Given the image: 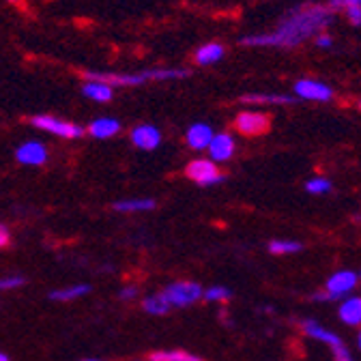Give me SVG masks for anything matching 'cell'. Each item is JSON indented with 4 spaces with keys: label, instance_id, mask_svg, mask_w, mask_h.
I'll return each mask as SVG.
<instances>
[{
    "label": "cell",
    "instance_id": "5",
    "mask_svg": "<svg viewBox=\"0 0 361 361\" xmlns=\"http://www.w3.org/2000/svg\"><path fill=\"white\" fill-rule=\"evenodd\" d=\"M185 177L200 187H213V185H220L222 181H226L224 172L217 168L215 162H211V159H191V162L185 166Z\"/></svg>",
    "mask_w": 361,
    "mask_h": 361
},
{
    "label": "cell",
    "instance_id": "31",
    "mask_svg": "<svg viewBox=\"0 0 361 361\" xmlns=\"http://www.w3.org/2000/svg\"><path fill=\"white\" fill-rule=\"evenodd\" d=\"M136 295H138V289L136 286H127V289H123V291L118 293V297L123 299V301H132Z\"/></svg>",
    "mask_w": 361,
    "mask_h": 361
},
{
    "label": "cell",
    "instance_id": "21",
    "mask_svg": "<svg viewBox=\"0 0 361 361\" xmlns=\"http://www.w3.org/2000/svg\"><path fill=\"white\" fill-rule=\"evenodd\" d=\"M87 293H91L89 284H75V286H67V289H61V291H52L50 299L52 301H73L77 297H84Z\"/></svg>",
    "mask_w": 361,
    "mask_h": 361
},
{
    "label": "cell",
    "instance_id": "7",
    "mask_svg": "<svg viewBox=\"0 0 361 361\" xmlns=\"http://www.w3.org/2000/svg\"><path fill=\"white\" fill-rule=\"evenodd\" d=\"M203 286L198 282H175L170 286L164 289V297L166 301L170 303V308H185V305H191L196 303L198 299H203Z\"/></svg>",
    "mask_w": 361,
    "mask_h": 361
},
{
    "label": "cell",
    "instance_id": "6",
    "mask_svg": "<svg viewBox=\"0 0 361 361\" xmlns=\"http://www.w3.org/2000/svg\"><path fill=\"white\" fill-rule=\"evenodd\" d=\"M269 127H271V118L265 112L246 110V112H239L236 118H234V129L241 136H248V138L262 136V134L269 132Z\"/></svg>",
    "mask_w": 361,
    "mask_h": 361
},
{
    "label": "cell",
    "instance_id": "34",
    "mask_svg": "<svg viewBox=\"0 0 361 361\" xmlns=\"http://www.w3.org/2000/svg\"><path fill=\"white\" fill-rule=\"evenodd\" d=\"M357 342H359V348H361V331H359V338H357Z\"/></svg>",
    "mask_w": 361,
    "mask_h": 361
},
{
    "label": "cell",
    "instance_id": "13",
    "mask_svg": "<svg viewBox=\"0 0 361 361\" xmlns=\"http://www.w3.org/2000/svg\"><path fill=\"white\" fill-rule=\"evenodd\" d=\"M213 136H215V132L211 129V125H207V123H194L185 132V142L194 151H207V146H209Z\"/></svg>",
    "mask_w": 361,
    "mask_h": 361
},
{
    "label": "cell",
    "instance_id": "26",
    "mask_svg": "<svg viewBox=\"0 0 361 361\" xmlns=\"http://www.w3.org/2000/svg\"><path fill=\"white\" fill-rule=\"evenodd\" d=\"M26 279L22 275H9V277H0V291H11L18 286H24Z\"/></svg>",
    "mask_w": 361,
    "mask_h": 361
},
{
    "label": "cell",
    "instance_id": "33",
    "mask_svg": "<svg viewBox=\"0 0 361 361\" xmlns=\"http://www.w3.org/2000/svg\"><path fill=\"white\" fill-rule=\"evenodd\" d=\"M7 3H11V5H20L22 0H7Z\"/></svg>",
    "mask_w": 361,
    "mask_h": 361
},
{
    "label": "cell",
    "instance_id": "14",
    "mask_svg": "<svg viewBox=\"0 0 361 361\" xmlns=\"http://www.w3.org/2000/svg\"><path fill=\"white\" fill-rule=\"evenodd\" d=\"M224 54H226V48L220 42H209L194 52V63L200 67H209V65L220 63L224 58Z\"/></svg>",
    "mask_w": 361,
    "mask_h": 361
},
{
    "label": "cell",
    "instance_id": "24",
    "mask_svg": "<svg viewBox=\"0 0 361 361\" xmlns=\"http://www.w3.org/2000/svg\"><path fill=\"white\" fill-rule=\"evenodd\" d=\"M305 189H308L310 194H327V191L331 189V181H327V179H323V177H316V179H310V181L305 183Z\"/></svg>",
    "mask_w": 361,
    "mask_h": 361
},
{
    "label": "cell",
    "instance_id": "16",
    "mask_svg": "<svg viewBox=\"0 0 361 361\" xmlns=\"http://www.w3.org/2000/svg\"><path fill=\"white\" fill-rule=\"evenodd\" d=\"M82 95L97 103H110L114 99V89L106 82H99V80H84Z\"/></svg>",
    "mask_w": 361,
    "mask_h": 361
},
{
    "label": "cell",
    "instance_id": "18",
    "mask_svg": "<svg viewBox=\"0 0 361 361\" xmlns=\"http://www.w3.org/2000/svg\"><path fill=\"white\" fill-rule=\"evenodd\" d=\"M340 320L350 327L361 325V297H346L340 303Z\"/></svg>",
    "mask_w": 361,
    "mask_h": 361
},
{
    "label": "cell",
    "instance_id": "8",
    "mask_svg": "<svg viewBox=\"0 0 361 361\" xmlns=\"http://www.w3.org/2000/svg\"><path fill=\"white\" fill-rule=\"evenodd\" d=\"M48 146L39 140H28L15 148V159L24 166H44L48 162Z\"/></svg>",
    "mask_w": 361,
    "mask_h": 361
},
{
    "label": "cell",
    "instance_id": "22",
    "mask_svg": "<svg viewBox=\"0 0 361 361\" xmlns=\"http://www.w3.org/2000/svg\"><path fill=\"white\" fill-rule=\"evenodd\" d=\"M142 308H144V312H148V314H157V316H162V314H168V310H170V303L166 301V297L159 293V295H153V297H146L144 301H142Z\"/></svg>",
    "mask_w": 361,
    "mask_h": 361
},
{
    "label": "cell",
    "instance_id": "3",
    "mask_svg": "<svg viewBox=\"0 0 361 361\" xmlns=\"http://www.w3.org/2000/svg\"><path fill=\"white\" fill-rule=\"evenodd\" d=\"M28 123L37 129H42L46 134H54L63 140H77L87 134V127L75 123V120H67L54 114H34L28 118Z\"/></svg>",
    "mask_w": 361,
    "mask_h": 361
},
{
    "label": "cell",
    "instance_id": "27",
    "mask_svg": "<svg viewBox=\"0 0 361 361\" xmlns=\"http://www.w3.org/2000/svg\"><path fill=\"white\" fill-rule=\"evenodd\" d=\"M357 5H361V0H329L327 9L336 13V11H346L348 7H357Z\"/></svg>",
    "mask_w": 361,
    "mask_h": 361
},
{
    "label": "cell",
    "instance_id": "11",
    "mask_svg": "<svg viewBox=\"0 0 361 361\" xmlns=\"http://www.w3.org/2000/svg\"><path fill=\"white\" fill-rule=\"evenodd\" d=\"M209 151V159L211 162H228L232 159L234 151H236V144H234V138L230 134H215L207 146Z\"/></svg>",
    "mask_w": 361,
    "mask_h": 361
},
{
    "label": "cell",
    "instance_id": "28",
    "mask_svg": "<svg viewBox=\"0 0 361 361\" xmlns=\"http://www.w3.org/2000/svg\"><path fill=\"white\" fill-rule=\"evenodd\" d=\"M346 18L350 20V24L361 26V5H357V7H348V9H346Z\"/></svg>",
    "mask_w": 361,
    "mask_h": 361
},
{
    "label": "cell",
    "instance_id": "29",
    "mask_svg": "<svg viewBox=\"0 0 361 361\" xmlns=\"http://www.w3.org/2000/svg\"><path fill=\"white\" fill-rule=\"evenodd\" d=\"M9 241H11V232L5 224H0V250L7 248L9 246Z\"/></svg>",
    "mask_w": 361,
    "mask_h": 361
},
{
    "label": "cell",
    "instance_id": "23",
    "mask_svg": "<svg viewBox=\"0 0 361 361\" xmlns=\"http://www.w3.org/2000/svg\"><path fill=\"white\" fill-rule=\"evenodd\" d=\"M269 252L271 254H295V252H301V243L299 241H289V239H275L269 243Z\"/></svg>",
    "mask_w": 361,
    "mask_h": 361
},
{
    "label": "cell",
    "instance_id": "25",
    "mask_svg": "<svg viewBox=\"0 0 361 361\" xmlns=\"http://www.w3.org/2000/svg\"><path fill=\"white\" fill-rule=\"evenodd\" d=\"M230 295L232 293L226 286H211L209 291L203 293V299H207V301H228Z\"/></svg>",
    "mask_w": 361,
    "mask_h": 361
},
{
    "label": "cell",
    "instance_id": "32",
    "mask_svg": "<svg viewBox=\"0 0 361 361\" xmlns=\"http://www.w3.org/2000/svg\"><path fill=\"white\" fill-rule=\"evenodd\" d=\"M0 361H9V357H7V355H5L3 350H0Z\"/></svg>",
    "mask_w": 361,
    "mask_h": 361
},
{
    "label": "cell",
    "instance_id": "35",
    "mask_svg": "<svg viewBox=\"0 0 361 361\" xmlns=\"http://www.w3.org/2000/svg\"><path fill=\"white\" fill-rule=\"evenodd\" d=\"M82 361H101V359H82Z\"/></svg>",
    "mask_w": 361,
    "mask_h": 361
},
{
    "label": "cell",
    "instance_id": "19",
    "mask_svg": "<svg viewBox=\"0 0 361 361\" xmlns=\"http://www.w3.org/2000/svg\"><path fill=\"white\" fill-rule=\"evenodd\" d=\"M118 213H138V211H153L155 200L153 198H129V200H118L112 205Z\"/></svg>",
    "mask_w": 361,
    "mask_h": 361
},
{
    "label": "cell",
    "instance_id": "20",
    "mask_svg": "<svg viewBox=\"0 0 361 361\" xmlns=\"http://www.w3.org/2000/svg\"><path fill=\"white\" fill-rule=\"evenodd\" d=\"M148 361H205V359L187 350L175 348V350H153L148 353Z\"/></svg>",
    "mask_w": 361,
    "mask_h": 361
},
{
    "label": "cell",
    "instance_id": "10",
    "mask_svg": "<svg viewBox=\"0 0 361 361\" xmlns=\"http://www.w3.org/2000/svg\"><path fill=\"white\" fill-rule=\"evenodd\" d=\"M293 89L297 97L308 101H329L334 97V91L327 84L318 82V80H299Z\"/></svg>",
    "mask_w": 361,
    "mask_h": 361
},
{
    "label": "cell",
    "instance_id": "2",
    "mask_svg": "<svg viewBox=\"0 0 361 361\" xmlns=\"http://www.w3.org/2000/svg\"><path fill=\"white\" fill-rule=\"evenodd\" d=\"M84 80H99V82L116 87H142L148 82H170V80L189 77V69L183 67H151L138 73H112V71H82Z\"/></svg>",
    "mask_w": 361,
    "mask_h": 361
},
{
    "label": "cell",
    "instance_id": "36",
    "mask_svg": "<svg viewBox=\"0 0 361 361\" xmlns=\"http://www.w3.org/2000/svg\"><path fill=\"white\" fill-rule=\"evenodd\" d=\"M359 108H361V101H359Z\"/></svg>",
    "mask_w": 361,
    "mask_h": 361
},
{
    "label": "cell",
    "instance_id": "12",
    "mask_svg": "<svg viewBox=\"0 0 361 361\" xmlns=\"http://www.w3.org/2000/svg\"><path fill=\"white\" fill-rule=\"evenodd\" d=\"M301 329H303L310 338L325 342L331 350H336V348H340V346L344 344L342 338H340L338 334L329 331L327 327H323V325H320L318 320H314V318H303V320H301Z\"/></svg>",
    "mask_w": 361,
    "mask_h": 361
},
{
    "label": "cell",
    "instance_id": "17",
    "mask_svg": "<svg viewBox=\"0 0 361 361\" xmlns=\"http://www.w3.org/2000/svg\"><path fill=\"white\" fill-rule=\"evenodd\" d=\"M241 103H265V106H291L295 103L293 95L284 93H248L241 97Z\"/></svg>",
    "mask_w": 361,
    "mask_h": 361
},
{
    "label": "cell",
    "instance_id": "15",
    "mask_svg": "<svg viewBox=\"0 0 361 361\" xmlns=\"http://www.w3.org/2000/svg\"><path fill=\"white\" fill-rule=\"evenodd\" d=\"M87 132L97 140H108V138H112V136H116L120 132V120H116L112 116H99L87 127Z\"/></svg>",
    "mask_w": 361,
    "mask_h": 361
},
{
    "label": "cell",
    "instance_id": "9",
    "mask_svg": "<svg viewBox=\"0 0 361 361\" xmlns=\"http://www.w3.org/2000/svg\"><path fill=\"white\" fill-rule=\"evenodd\" d=\"M129 140L136 148H142V151H155L159 144H162V132H159L155 125L151 123H142V125H136L132 127L129 132Z\"/></svg>",
    "mask_w": 361,
    "mask_h": 361
},
{
    "label": "cell",
    "instance_id": "4",
    "mask_svg": "<svg viewBox=\"0 0 361 361\" xmlns=\"http://www.w3.org/2000/svg\"><path fill=\"white\" fill-rule=\"evenodd\" d=\"M357 282H359V275L355 271H338L327 279L325 291L312 295V299L314 301H340V299H346L348 293L355 291Z\"/></svg>",
    "mask_w": 361,
    "mask_h": 361
},
{
    "label": "cell",
    "instance_id": "30",
    "mask_svg": "<svg viewBox=\"0 0 361 361\" xmlns=\"http://www.w3.org/2000/svg\"><path fill=\"white\" fill-rule=\"evenodd\" d=\"M316 46L318 48H331L334 46V39L329 34H325V32H320V34H316Z\"/></svg>",
    "mask_w": 361,
    "mask_h": 361
},
{
    "label": "cell",
    "instance_id": "1",
    "mask_svg": "<svg viewBox=\"0 0 361 361\" xmlns=\"http://www.w3.org/2000/svg\"><path fill=\"white\" fill-rule=\"evenodd\" d=\"M334 13L327 9V5H316V3H308L301 5L297 9H293L279 26L271 32H262V34H248L241 39V46L246 48H297L312 34H320L329 24Z\"/></svg>",
    "mask_w": 361,
    "mask_h": 361
}]
</instances>
